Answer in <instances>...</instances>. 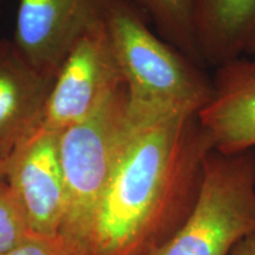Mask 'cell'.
<instances>
[{"label":"cell","mask_w":255,"mask_h":255,"mask_svg":"<svg viewBox=\"0 0 255 255\" xmlns=\"http://www.w3.org/2000/svg\"><path fill=\"white\" fill-rule=\"evenodd\" d=\"M132 126L123 84L97 111L60 132L65 202L57 241L64 255H91L102 201Z\"/></svg>","instance_id":"cell-3"},{"label":"cell","mask_w":255,"mask_h":255,"mask_svg":"<svg viewBox=\"0 0 255 255\" xmlns=\"http://www.w3.org/2000/svg\"><path fill=\"white\" fill-rule=\"evenodd\" d=\"M213 95L197 113L214 150L222 154L255 148V60L235 59L219 66Z\"/></svg>","instance_id":"cell-8"},{"label":"cell","mask_w":255,"mask_h":255,"mask_svg":"<svg viewBox=\"0 0 255 255\" xmlns=\"http://www.w3.org/2000/svg\"><path fill=\"white\" fill-rule=\"evenodd\" d=\"M194 0H137L143 13L149 15L158 36L201 65L193 21Z\"/></svg>","instance_id":"cell-11"},{"label":"cell","mask_w":255,"mask_h":255,"mask_svg":"<svg viewBox=\"0 0 255 255\" xmlns=\"http://www.w3.org/2000/svg\"><path fill=\"white\" fill-rule=\"evenodd\" d=\"M253 52H255V44H254V47H253Z\"/></svg>","instance_id":"cell-17"},{"label":"cell","mask_w":255,"mask_h":255,"mask_svg":"<svg viewBox=\"0 0 255 255\" xmlns=\"http://www.w3.org/2000/svg\"><path fill=\"white\" fill-rule=\"evenodd\" d=\"M255 233V151L206 159L197 200L170 240L151 255H229Z\"/></svg>","instance_id":"cell-4"},{"label":"cell","mask_w":255,"mask_h":255,"mask_svg":"<svg viewBox=\"0 0 255 255\" xmlns=\"http://www.w3.org/2000/svg\"><path fill=\"white\" fill-rule=\"evenodd\" d=\"M110 0H19L13 43L44 75L55 77L83 34L105 23Z\"/></svg>","instance_id":"cell-7"},{"label":"cell","mask_w":255,"mask_h":255,"mask_svg":"<svg viewBox=\"0 0 255 255\" xmlns=\"http://www.w3.org/2000/svg\"><path fill=\"white\" fill-rule=\"evenodd\" d=\"M6 157L0 152V181H4V163Z\"/></svg>","instance_id":"cell-15"},{"label":"cell","mask_w":255,"mask_h":255,"mask_svg":"<svg viewBox=\"0 0 255 255\" xmlns=\"http://www.w3.org/2000/svg\"><path fill=\"white\" fill-rule=\"evenodd\" d=\"M4 255H64L57 239L31 233Z\"/></svg>","instance_id":"cell-13"},{"label":"cell","mask_w":255,"mask_h":255,"mask_svg":"<svg viewBox=\"0 0 255 255\" xmlns=\"http://www.w3.org/2000/svg\"><path fill=\"white\" fill-rule=\"evenodd\" d=\"M132 122L102 201L91 255H151L159 250L194 208L206 159L214 150L197 113Z\"/></svg>","instance_id":"cell-1"},{"label":"cell","mask_w":255,"mask_h":255,"mask_svg":"<svg viewBox=\"0 0 255 255\" xmlns=\"http://www.w3.org/2000/svg\"><path fill=\"white\" fill-rule=\"evenodd\" d=\"M31 233L24 212L11 189L5 181H0V255L14 248Z\"/></svg>","instance_id":"cell-12"},{"label":"cell","mask_w":255,"mask_h":255,"mask_svg":"<svg viewBox=\"0 0 255 255\" xmlns=\"http://www.w3.org/2000/svg\"><path fill=\"white\" fill-rule=\"evenodd\" d=\"M128 92L131 119L193 111L213 95V82L176 47L152 32L130 0H110L105 18Z\"/></svg>","instance_id":"cell-2"},{"label":"cell","mask_w":255,"mask_h":255,"mask_svg":"<svg viewBox=\"0 0 255 255\" xmlns=\"http://www.w3.org/2000/svg\"><path fill=\"white\" fill-rule=\"evenodd\" d=\"M130 1H132L133 4H136L137 6H138V4H137V0H130Z\"/></svg>","instance_id":"cell-16"},{"label":"cell","mask_w":255,"mask_h":255,"mask_svg":"<svg viewBox=\"0 0 255 255\" xmlns=\"http://www.w3.org/2000/svg\"><path fill=\"white\" fill-rule=\"evenodd\" d=\"M60 132L39 128L5 159L4 181L32 233L57 239L65 202Z\"/></svg>","instance_id":"cell-6"},{"label":"cell","mask_w":255,"mask_h":255,"mask_svg":"<svg viewBox=\"0 0 255 255\" xmlns=\"http://www.w3.org/2000/svg\"><path fill=\"white\" fill-rule=\"evenodd\" d=\"M124 84L107 24L76 41L55 78L43 128L62 132L97 111Z\"/></svg>","instance_id":"cell-5"},{"label":"cell","mask_w":255,"mask_h":255,"mask_svg":"<svg viewBox=\"0 0 255 255\" xmlns=\"http://www.w3.org/2000/svg\"><path fill=\"white\" fill-rule=\"evenodd\" d=\"M55 77L34 68L13 40L0 39V152L15 146L41 128Z\"/></svg>","instance_id":"cell-9"},{"label":"cell","mask_w":255,"mask_h":255,"mask_svg":"<svg viewBox=\"0 0 255 255\" xmlns=\"http://www.w3.org/2000/svg\"><path fill=\"white\" fill-rule=\"evenodd\" d=\"M0 5H1V0H0Z\"/></svg>","instance_id":"cell-18"},{"label":"cell","mask_w":255,"mask_h":255,"mask_svg":"<svg viewBox=\"0 0 255 255\" xmlns=\"http://www.w3.org/2000/svg\"><path fill=\"white\" fill-rule=\"evenodd\" d=\"M201 62L219 66L241 58L255 44V0H194Z\"/></svg>","instance_id":"cell-10"},{"label":"cell","mask_w":255,"mask_h":255,"mask_svg":"<svg viewBox=\"0 0 255 255\" xmlns=\"http://www.w3.org/2000/svg\"><path fill=\"white\" fill-rule=\"evenodd\" d=\"M229 255H255V233L239 241Z\"/></svg>","instance_id":"cell-14"}]
</instances>
